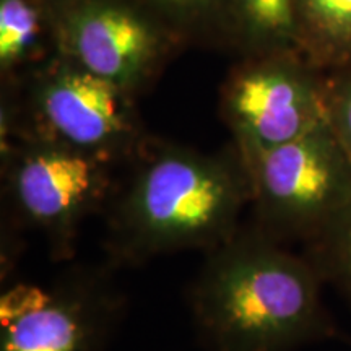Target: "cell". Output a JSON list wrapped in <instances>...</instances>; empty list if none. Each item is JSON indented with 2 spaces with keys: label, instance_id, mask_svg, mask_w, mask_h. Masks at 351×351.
Returning <instances> with one entry per match:
<instances>
[{
  "label": "cell",
  "instance_id": "6da1fadb",
  "mask_svg": "<svg viewBox=\"0 0 351 351\" xmlns=\"http://www.w3.org/2000/svg\"><path fill=\"white\" fill-rule=\"evenodd\" d=\"M104 208L111 267L166 254L212 251L241 230L251 176L234 143L218 153L148 137Z\"/></svg>",
  "mask_w": 351,
  "mask_h": 351
},
{
  "label": "cell",
  "instance_id": "7a4b0ae2",
  "mask_svg": "<svg viewBox=\"0 0 351 351\" xmlns=\"http://www.w3.org/2000/svg\"><path fill=\"white\" fill-rule=\"evenodd\" d=\"M322 287L302 254L254 226L207 252L189 301L208 351H296L339 337Z\"/></svg>",
  "mask_w": 351,
  "mask_h": 351
},
{
  "label": "cell",
  "instance_id": "3957f363",
  "mask_svg": "<svg viewBox=\"0 0 351 351\" xmlns=\"http://www.w3.org/2000/svg\"><path fill=\"white\" fill-rule=\"evenodd\" d=\"M23 109L2 104V147L36 137L108 163L130 161L148 137L130 93L64 57L26 75Z\"/></svg>",
  "mask_w": 351,
  "mask_h": 351
},
{
  "label": "cell",
  "instance_id": "277c9868",
  "mask_svg": "<svg viewBox=\"0 0 351 351\" xmlns=\"http://www.w3.org/2000/svg\"><path fill=\"white\" fill-rule=\"evenodd\" d=\"M114 166L51 140H15L2 147L7 212L41 234L56 261H67L75 254L82 225L111 200Z\"/></svg>",
  "mask_w": 351,
  "mask_h": 351
},
{
  "label": "cell",
  "instance_id": "5b68a950",
  "mask_svg": "<svg viewBox=\"0 0 351 351\" xmlns=\"http://www.w3.org/2000/svg\"><path fill=\"white\" fill-rule=\"evenodd\" d=\"M256 228L304 244L351 200V160L328 122L245 161Z\"/></svg>",
  "mask_w": 351,
  "mask_h": 351
},
{
  "label": "cell",
  "instance_id": "8992f818",
  "mask_svg": "<svg viewBox=\"0 0 351 351\" xmlns=\"http://www.w3.org/2000/svg\"><path fill=\"white\" fill-rule=\"evenodd\" d=\"M327 73L300 51L243 57L228 73L219 109L244 161L327 121Z\"/></svg>",
  "mask_w": 351,
  "mask_h": 351
},
{
  "label": "cell",
  "instance_id": "52a82bcc",
  "mask_svg": "<svg viewBox=\"0 0 351 351\" xmlns=\"http://www.w3.org/2000/svg\"><path fill=\"white\" fill-rule=\"evenodd\" d=\"M56 56L137 96L179 38L134 0H51Z\"/></svg>",
  "mask_w": 351,
  "mask_h": 351
},
{
  "label": "cell",
  "instance_id": "ba28073f",
  "mask_svg": "<svg viewBox=\"0 0 351 351\" xmlns=\"http://www.w3.org/2000/svg\"><path fill=\"white\" fill-rule=\"evenodd\" d=\"M122 311L108 270L75 271L51 289H13L2 301L0 351H101Z\"/></svg>",
  "mask_w": 351,
  "mask_h": 351
},
{
  "label": "cell",
  "instance_id": "9c48e42d",
  "mask_svg": "<svg viewBox=\"0 0 351 351\" xmlns=\"http://www.w3.org/2000/svg\"><path fill=\"white\" fill-rule=\"evenodd\" d=\"M56 56L51 0H0V70L20 80Z\"/></svg>",
  "mask_w": 351,
  "mask_h": 351
},
{
  "label": "cell",
  "instance_id": "30bf717a",
  "mask_svg": "<svg viewBox=\"0 0 351 351\" xmlns=\"http://www.w3.org/2000/svg\"><path fill=\"white\" fill-rule=\"evenodd\" d=\"M300 52L330 73L351 67V0H295Z\"/></svg>",
  "mask_w": 351,
  "mask_h": 351
},
{
  "label": "cell",
  "instance_id": "8fae6325",
  "mask_svg": "<svg viewBox=\"0 0 351 351\" xmlns=\"http://www.w3.org/2000/svg\"><path fill=\"white\" fill-rule=\"evenodd\" d=\"M230 43L241 56L300 51L295 0H228Z\"/></svg>",
  "mask_w": 351,
  "mask_h": 351
},
{
  "label": "cell",
  "instance_id": "7c38bea8",
  "mask_svg": "<svg viewBox=\"0 0 351 351\" xmlns=\"http://www.w3.org/2000/svg\"><path fill=\"white\" fill-rule=\"evenodd\" d=\"M301 254L322 283L335 288L351 306V200L302 244Z\"/></svg>",
  "mask_w": 351,
  "mask_h": 351
},
{
  "label": "cell",
  "instance_id": "4fadbf2b",
  "mask_svg": "<svg viewBox=\"0 0 351 351\" xmlns=\"http://www.w3.org/2000/svg\"><path fill=\"white\" fill-rule=\"evenodd\" d=\"M179 39L225 38L230 43L228 0H143Z\"/></svg>",
  "mask_w": 351,
  "mask_h": 351
},
{
  "label": "cell",
  "instance_id": "5bb4252c",
  "mask_svg": "<svg viewBox=\"0 0 351 351\" xmlns=\"http://www.w3.org/2000/svg\"><path fill=\"white\" fill-rule=\"evenodd\" d=\"M327 122L351 160V67L327 73Z\"/></svg>",
  "mask_w": 351,
  "mask_h": 351
}]
</instances>
